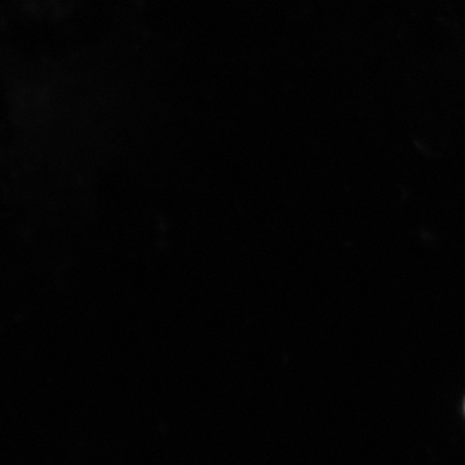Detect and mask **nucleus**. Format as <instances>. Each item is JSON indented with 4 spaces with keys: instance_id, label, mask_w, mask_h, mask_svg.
I'll list each match as a JSON object with an SVG mask.
<instances>
[]
</instances>
